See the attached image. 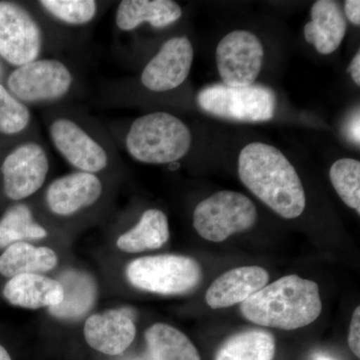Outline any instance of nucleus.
Here are the masks:
<instances>
[{
    "instance_id": "nucleus-1",
    "label": "nucleus",
    "mask_w": 360,
    "mask_h": 360,
    "mask_svg": "<svg viewBox=\"0 0 360 360\" xmlns=\"http://www.w3.org/2000/svg\"><path fill=\"white\" fill-rule=\"evenodd\" d=\"M241 182L270 210L286 219L300 217L307 206L302 180L279 149L251 142L238 158Z\"/></svg>"
},
{
    "instance_id": "nucleus-2",
    "label": "nucleus",
    "mask_w": 360,
    "mask_h": 360,
    "mask_svg": "<svg viewBox=\"0 0 360 360\" xmlns=\"http://www.w3.org/2000/svg\"><path fill=\"white\" fill-rule=\"evenodd\" d=\"M245 319L257 326L295 330L319 319L322 311L316 283L291 274L264 286L240 303Z\"/></svg>"
},
{
    "instance_id": "nucleus-3",
    "label": "nucleus",
    "mask_w": 360,
    "mask_h": 360,
    "mask_svg": "<svg viewBox=\"0 0 360 360\" xmlns=\"http://www.w3.org/2000/svg\"><path fill=\"white\" fill-rule=\"evenodd\" d=\"M127 149L135 160L148 165H167L181 160L191 146V132L176 116L153 112L132 122Z\"/></svg>"
},
{
    "instance_id": "nucleus-4",
    "label": "nucleus",
    "mask_w": 360,
    "mask_h": 360,
    "mask_svg": "<svg viewBox=\"0 0 360 360\" xmlns=\"http://www.w3.org/2000/svg\"><path fill=\"white\" fill-rule=\"evenodd\" d=\"M196 103L210 115L241 122H269L274 117L277 106L276 92L264 84L207 85L198 92Z\"/></svg>"
},
{
    "instance_id": "nucleus-5",
    "label": "nucleus",
    "mask_w": 360,
    "mask_h": 360,
    "mask_svg": "<svg viewBox=\"0 0 360 360\" xmlns=\"http://www.w3.org/2000/svg\"><path fill=\"white\" fill-rule=\"evenodd\" d=\"M127 276L139 290L161 295H180L198 288L202 270L193 258L163 255L137 258L127 265Z\"/></svg>"
},
{
    "instance_id": "nucleus-6",
    "label": "nucleus",
    "mask_w": 360,
    "mask_h": 360,
    "mask_svg": "<svg viewBox=\"0 0 360 360\" xmlns=\"http://www.w3.org/2000/svg\"><path fill=\"white\" fill-rule=\"evenodd\" d=\"M257 220L255 203L245 194L222 191L196 206L193 226L201 238L222 243L232 234L250 229Z\"/></svg>"
},
{
    "instance_id": "nucleus-7",
    "label": "nucleus",
    "mask_w": 360,
    "mask_h": 360,
    "mask_svg": "<svg viewBox=\"0 0 360 360\" xmlns=\"http://www.w3.org/2000/svg\"><path fill=\"white\" fill-rule=\"evenodd\" d=\"M70 68L58 59H37L16 68L7 79L9 92L23 104L63 98L72 86Z\"/></svg>"
},
{
    "instance_id": "nucleus-8",
    "label": "nucleus",
    "mask_w": 360,
    "mask_h": 360,
    "mask_svg": "<svg viewBox=\"0 0 360 360\" xmlns=\"http://www.w3.org/2000/svg\"><path fill=\"white\" fill-rule=\"evenodd\" d=\"M44 33L32 13L11 1H0V56L20 68L39 59Z\"/></svg>"
},
{
    "instance_id": "nucleus-9",
    "label": "nucleus",
    "mask_w": 360,
    "mask_h": 360,
    "mask_svg": "<svg viewBox=\"0 0 360 360\" xmlns=\"http://www.w3.org/2000/svg\"><path fill=\"white\" fill-rule=\"evenodd\" d=\"M262 41L248 30H233L217 47V70L222 84L231 87L255 84L264 61Z\"/></svg>"
},
{
    "instance_id": "nucleus-10",
    "label": "nucleus",
    "mask_w": 360,
    "mask_h": 360,
    "mask_svg": "<svg viewBox=\"0 0 360 360\" xmlns=\"http://www.w3.org/2000/svg\"><path fill=\"white\" fill-rule=\"evenodd\" d=\"M49 172L45 149L35 141L14 148L2 163L4 193L9 200L30 198L44 186Z\"/></svg>"
},
{
    "instance_id": "nucleus-11",
    "label": "nucleus",
    "mask_w": 360,
    "mask_h": 360,
    "mask_svg": "<svg viewBox=\"0 0 360 360\" xmlns=\"http://www.w3.org/2000/svg\"><path fill=\"white\" fill-rule=\"evenodd\" d=\"M49 135L56 150L78 172L96 174L108 167L105 148L70 118L53 120L49 127Z\"/></svg>"
},
{
    "instance_id": "nucleus-12",
    "label": "nucleus",
    "mask_w": 360,
    "mask_h": 360,
    "mask_svg": "<svg viewBox=\"0 0 360 360\" xmlns=\"http://www.w3.org/2000/svg\"><path fill=\"white\" fill-rule=\"evenodd\" d=\"M193 58V46L186 37L168 39L142 71V85L155 92L177 89L188 77Z\"/></svg>"
},
{
    "instance_id": "nucleus-13",
    "label": "nucleus",
    "mask_w": 360,
    "mask_h": 360,
    "mask_svg": "<svg viewBox=\"0 0 360 360\" xmlns=\"http://www.w3.org/2000/svg\"><path fill=\"white\" fill-rule=\"evenodd\" d=\"M103 184L94 174L77 172L54 180L46 191V203L54 214L70 217L94 205L103 194Z\"/></svg>"
},
{
    "instance_id": "nucleus-14",
    "label": "nucleus",
    "mask_w": 360,
    "mask_h": 360,
    "mask_svg": "<svg viewBox=\"0 0 360 360\" xmlns=\"http://www.w3.org/2000/svg\"><path fill=\"white\" fill-rule=\"evenodd\" d=\"M84 333L90 347L101 354L120 355L134 342L136 328L124 311L111 309L89 316Z\"/></svg>"
},
{
    "instance_id": "nucleus-15",
    "label": "nucleus",
    "mask_w": 360,
    "mask_h": 360,
    "mask_svg": "<svg viewBox=\"0 0 360 360\" xmlns=\"http://www.w3.org/2000/svg\"><path fill=\"white\" fill-rule=\"evenodd\" d=\"M269 274L260 266H243L217 277L206 291L205 300L213 309H227L245 302L267 285Z\"/></svg>"
},
{
    "instance_id": "nucleus-16",
    "label": "nucleus",
    "mask_w": 360,
    "mask_h": 360,
    "mask_svg": "<svg viewBox=\"0 0 360 360\" xmlns=\"http://www.w3.org/2000/svg\"><path fill=\"white\" fill-rule=\"evenodd\" d=\"M311 20L304 26L305 40L323 56L335 52L347 34V21L340 4L333 0H319L310 11Z\"/></svg>"
},
{
    "instance_id": "nucleus-17",
    "label": "nucleus",
    "mask_w": 360,
    "mask_h": 360,
    "mask_svg": "<svg viewBox=\"0 0 360 360\" xmlns=\"http://www.w3.org/2000/svg\"><path fill=\"white\" fill-rule=\"evenodd\" d=\"M7 302L28 309L56 307L63 300V288L58 281L41 274L14 276L4 288Z\"/></svg>"
},
{
    "instance_id": "nucleus-18",
    "label": "nucleus",
    "mask_w": 360,
    "mask_h": 360,
    "mask_svg": "<svg viewBox=\"0 0 360 360\" xmlns=\"http://www.w3.org/2000/svg\"><path fill=\"white\" fill-rule=\"evenodd\" d=\"M181 16V7L172 0H123L116 11L115 23L122 32H131L146 22L165 27Z\"/></svg>"
},
{
    "instance_id": "nucleus-19",
    "label": "nucleus",
    "mask_w": 360,
    "mask_h": 360,
    "mask_svg": "<svg viewBox=\"0 0 360 360\" xmlns=\"http://www.w3.org/2000/svg\"><path fill=\"white\" fill-rule=\"evenodd\" d=\"M58 281L63 288V300L56 307H49V312L60 319H79L96 302V281L89 274L77 270L63 272Z\"/></svg>"
},
{
    "instance_id": "nucleus-20",
    "label": "nucleus",
    "mask_w": 360,
    "mask_h": 360,
    "mask_svg": "<svg viewBox=\"0 0 360 360\" xmlns=\"http://www.w3.org/2000/svg\"><path fill=\"white\" fill-rule=\"evenodd\" d=\"M58 258L51 248H37L27 243L9 245L0 255V274L6 277L40 274L53 269Z\"/></svg>"
},
{
    "instance_id": "nucleus-21",
    "label": "nucleus",
    "mask_w": 360,
    "mask_h": 360,
    "mask_svg": "<svg viewBox=\"0 0 360 360\" xmlns=\"http://www.w3.org/2000/svg\"><path fill=\"white\" fill-rule=\"evenodd\" d=\"M169 236V224L165 213L160 210H148L141 215L139 224L120 236L116 245L124 252H143L160 248L167 243Z\"/></svg>"
},
{
    "instance_id": "nucleus-22",
    "label": "nucleus",
    "mask_w": 360,
    "mask_h": 360,
    "mask_svg": "<svg viewBox=\"0 0 360 360\" xmlns=\"http://www.w3.org/2000/svg\"><path fill=\"white\" fill-rule=\"evenodd\" d=\"M146 340L153 360H201L191 340L168 324H153L146 330Z\"/></svg>"
},
{
    "instance_id": "nucleus-23",
    "label": "nucleus",
    "mask_w": 360,
    "mask_h": 360,
    "mask_svg": "<svg viewBox=\"0 0 360 360\" xmlns=\"http://www.w3.org/2000/svg\"><path fill=\"white\" fill-rule=\"evenodd\" d=\"M274 336L262 329H250L225 341L214 360H274Z\"/></svg>"
},
{
    "instance_id": "nucleus-24",
    "label": "nucleus",
    "mask_w": 360,
    "mask_h": 360,
    "mask_svg": "<svg viewBox=\"0 0 360 360\" xmlns=\"http://www.w3.org/2000/svg\"><path fill=\"white\" fill-rule=\"evenodd\" d=\"M46 236L44 227L35 221L32 210L25 205H13L0 219V248L27 240H39Z\"/></svg>"
},
{
    "instance_id": "nucleus-25",
    "label": "nucleus",
    "mask_w": 360,
    "mask_h": 360,
    "mask_svg": "<svg viewBox=\"0 0 360 360\" xmlns=\"http://www.w3.org/2000/svg\"><path fill=\"white\" fill-rule=\"evenodd\" d=\"M331 184L343 202L360 214V162L340 158L329 170Z\"/></svg>"
},
{
    "instance_id": "nucleus-26",
    "label": "nucleus",
    "mask_w": 360,
    "mask_h": 360,
    "mask_svg": "<svg viewBox=\"0 0 360 360\" xmlns=\"http://www.w3.org/2000/svg\"><path fill=\"white\" fill-rule=\"evenodd\" d=\"M39 4L49 15L65 25H87L97 13L94 0H41Z\"/></svg>"
},
{
    "instance_id": "nucleus-27",
    "label": "nucleus",
    "mask_w": 360,
    "mask_h": 360,
    "mask_svg": "<svg viewBox=\"0 0 360 360\" xmlns=\"http://www.w3.org/2000/svg\"><path fill=\"white\" fill-rule=\"evenodd\" d=\"M30 117L27 106L0 84V134H20L30 124Z\"/></svg>"
},
{
    "instance_id": "nucleus-28",
    "label": "nucleus",
    "mask_w": 360,
    "mask_h": 360,
    "mask_svg": "<svg viewBox=\"0 0 360 360\" xmlns=\"http://www.w3.org/2000/svg\"><path fill=\"white\" fill-rule=\"evenodd\" d=\"M348 345L352 354L360 357V307H357L352 314L350 321L349 333H348Z\"/></svg>"
},
{
    "instance_id": "nucleus-29",
    "label": "nucleus",
    "mask_w": 360,
    "mask_h": 360,
    "mask_svg": "<svg viewBox=\"0 0 360 360\" xmlns=\"http://www.w3.org/2000/svg\"><path fill=\"white\" fill-rule=\"evenodd\" d=\"M359 120V110H357L354 115L348 118L345 127V134L347 135L348 141L352 142L355 146H359L360 143Z\"/></svg>"
},
{
    "instance_id": "nucleus-30",
    "label": "nucleus",
    "mask_w": 360,
    "mask_h": 360,
    "mask_svg": "<svg viewBox=\"0 0 360 360\" xmlns=\"http://www.w3.org/2000/svg\"><path fill=\"white\" fill-rule=\"evenodd\" d=\"M345 16L354 25H360V1L359 0H347L345 4Z\"/></svg>"
},
{
    "instance_id": "nucleus-31",
    "label": "nucleus",
    "mask_w": 360,
    "mask_h": 360,
    "mask_svg": "<svg viewBox=\"0 0 360 360\" xmlns=\"http://www.w3.org/2000/svg\"><path fill=\"white\" fill-rule=\"evenodd\" d=\"M348 70H349L350 75H352V79H354V84L359 86L360 85V52H357L355 54L354 59L348 66Z\"/></svg>"
},
{
    "instance_id": "nucleus-32",
    "label": "nucleus",
    "mask_w": 360,
    "mask_h": 360,
    "mask_svg": "<svg viewBox=\"0 0 360 360\" xmlns=\"http://www.w3.org/2000/svg\"><path fill=\"white\" fill-rule=\"evenodd\" d=\"M0 360H13L11 355L6 352V348L0 345Z\"/></svg>"
},
{
    "instance_id": "nucleus-33",
    "label": "nucleus",
    "mask_w": 360,
    "mask_h": 360,
    "mask_svg": "<svg viewBox=\"0 0 360 360\" xmlns=\"http://www.w3.org/2000/svg\"><path fill=\"white\" fill-rule=\"evenodd\" d=\"M316 360H333V359H328V357H326V356H321V357H319V359H317Z\"/></svg>"
}]
</instances>
